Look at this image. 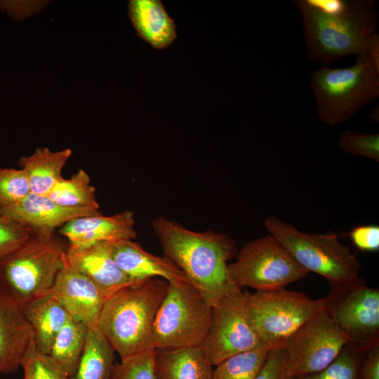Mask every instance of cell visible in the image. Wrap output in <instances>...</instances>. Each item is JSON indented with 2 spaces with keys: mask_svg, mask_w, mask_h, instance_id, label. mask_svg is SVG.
I'll return each mask as SVG.
<instances>
[{
  "mask_svg": "<svg viewBox=\"0 0 379 379\" xmlns=\"http://www.w3.org/2000/svg\"><path fill=\"white\" fill-rule=\"evenodd\" d=\"M164 255L185 274L192 285L212 307L237 289L227 262L236 256L235 240L223 232H197L164 216L152 221Z\"/></svg>",
  "mask_w": 379,
  "mask_h": 379,
  "instance_id": "obj_1",
  "label": "cell"
},
{
  "mask_svg": "<svg viewBox=\"0 0 379 379\" xmlns=\"http://www.w3.org/2000/svg\"><path fill=\"white\" fill-rule=\"evenodd\" d=\"M293 2L301 13L311 61L326 65L342 57L364 54L371 39L378 34V14L373 0H347L346 7L335 14L322 13L305 0Z\"/></svg>",
  "mask_w": 379,
  "mask_h": 379,
  "instance_id": "obj_2",
  "label": "cell"
},
{
  "mask_svg": "<svg viewBox=\"0 0 379 379\" xmlns=\"http://www.w3.org/2000/svg\"><path fill=\"white\" fill-rule=\"evenodd\" d=\"M168 282L151 278L108 298L97 327L121 360L155 350L153 326Z\"/></svg>",
  "mask_w": 379,
  "mask_h": 379,
  "instance_id": "obj_3",
  "label": "cell"
},
{
  "mask_svg": "<svg viewBox=\"0 0 379 379\" xmlns=\"http://www.w3.org/2000/svg\"><path fill=\"white\" fill-rule=\"evenodd\" d=\"M66 251L55 232H33L25 244L0 262V288L22 309L51 291L64 267Z\"/></svg>",
  "mask_w": 379,
  "mask_h": 379,
  "instance_id": "obj_4",
  "label": "cell"
},
{
  "mask_svg": "<svg viewBox=\"0 0 379 379\" xmlns=\"http://www.w3.org/2000/svg\"><path fill=\"white\" fill-rule=\"evenodd\" d=\"M310 85L317 113L325 124L335 126L349 121L363 106L379 97V70L364 54L344 68L327 65L314 69Z\"/></svg>",
  "mask_w": 379,
  "mask_h": 379,
  "instance_id": "obj_5",
  "label": "cell"
},
{
  "mask_svg": "<svg viewBox=\"0 0 379 379\" xmlns=\"http://www.w3.org/2000/svg\"><path fill=\"white\" fill-rule=\"evenodd\" d=\"M264 226L301 266L324 277L331 286L360 278V261L333 232L306 233L276 215L267 217Z\"/></svg>",
  "mask_w": 379,
  "mask_h": 379,
  "instance_id": "obj_6",
  "label": "cell"
},
{
  "mask_svg": "<svg viewBox=\"0 0 379 379\" xmlns=\"http://www.w3.org/2000/svg\"><path fill=\"white\" fill-rule=\"evenodd\" d=\"M211 319L212 307L194 286L168 283L154 322L155 348L201 347Z\"/></svg>",
  "mask_w": 379,
  "mask_h": 379,
  "instance_id": "obj_7",
  "label": "cell"
},
{
  "mask_svg": "<svg viewBox=\"0 0 379 379\" xmlns=\"http://www.w3.org/2000/svg\"><path fill=\"white\" fill-rule=\"evenodd\" d=\"M248 295V317L262 345L270 350L285 342L312 317L324 310V298L311 299L285 288Z\"/></svg>",
  "mask_w": 379,
  "mask_h": 379,
  "instance_id": "obj_8",
  "label": "cell"
},
{
  "mask_svg": "<svg viewBox=\"0 0 379 379\" xmlns=\"http://www.w3.org/2000/svg\"><path fill=\"white\" fill-rule=\"evenodd\" d=\"M228 270L237 287L256 291L284 288L310 273L270 234L246 242L238 251L235 262L228 264Z\"/></svg>",
  "mask_w": 379,
  "mask_h": 379,
  "instance_id": "obj_9",
  "label": "cell"
},
{
  "mask_svg": "<svg viewBox=\"0 0 379 379\" xmlns=\"http://www.w3.org/2000/svg\"><path fill=\"white\" fill-rule=\"evenodd\" d=\"M324 310L357 350L367 352L379 343V290L359 279L331 286Z\"/></svg>",
  "mask_w": 379,
  "mask_h": 379,
  "instance_id": "obj_10",
  "label": "cell"
},
{
  "mask_svg": "<svg viewBox=\"0 0 379 379\" xmlns=\"http://www.w3.org/2000/svg\"><path fill=\"white\" fill-rule=\"evenodd\" d=\"M261 345L249 319L247 293L237 289L212 306L210 328L201 345L212 366Z\"/></svg>",
  "mask_w": 379,
  "mask_h": 379,
  "instance_id": "obj_11",
  "label": "cell"
},
{
  "mask_svg": "<svg viewBox=\"0 0 379 379\" xmlns=\"http://www.w3.org/2000/svg\"><path fill=\"white\" fill-rule=\"evenodd\" d=\"M347 342V336L324 310L295 332L282 349L291 371L298 377L328 366Z\"/></svg>",
  "mask_w": 379,
  "mask_h": 379,
  "instance_id": "obj_12",
  "label": "cell"
},
{
  "mask_svg": "<svg viewBox=\"0 0 379 379\" xmlns=\"http://www.w3.org/2000/svg\"><path fill=\"white\" fill-rule=\"evenodd\" d=\"M49 293L72 319L88 328L97 326L107 298L91 280L69 264L67 258Z\"/></svg>",
  "mask_w": 379,
  "mask_h": 379,
  "instance_id": "obj_13",
  "label": "cell"
},
{
  "mask_svg": "<svg viewBox=\"0 0 379 379\" xmlns=\"http://www.w3.org/2000/svg\"><path fill=\"white\" fill-rule=\"evenodd\" d=\"M34 345V332L22 307L0 288V374L22 367Z\"/></svg>",
  "mask_w": 379,
  "mask_h": 379,
  "instance_id": "obj_14",
  "label": "cell"
},
{
  "mask_svg": "<svg viewBox=\"0 0 379 379\" xmlns=\"http://www.w3.org/2000/svg\"><path fill=\"white\" fill-rule=\"evenodd\" d=\"M66 258L71 265L98 286L107 299L140 283L129 279L120 269L109 242L81 248L69 246Z\"/></svg>",
  "mask_w": 379,
  "mask_h": 379,
  "instance_id": "obj_15",
  "label": "cell"
},
{
  "mask_svg": "<svg viewBox=\"0 0 379 379\" xmlns=\"http://www.w3.org/2000/svg\"><path fill=\"white\" fill-rule=\"evenodd\" d=\"M59 232L68 239L69 246L78 248L136 237L134 215L131 211L109 216L100 213L77 218L60 227Z\"/></svg>",
  "mask_w": 379,
  "mask_h": 379,
  "instance_id": "obj_16",
  "label": "cell"
},
{
  "mask_svg": "<svg viewBox=\"0 0 379 379\" xmlns=\"http://www.w3.org/2000/svg\"><path fill=\"white\" fill-rule=\"evenodd\" d=\"M109 243L117 265L133 281L140 282L158 277L171 284L192 285L180 268L165 255H153L133 240Z\"/></svg>",
  "mask_w": 379,
  "mask_h": 379,
  "instance_id": "obj_17",
  "label": "cell"
},
{
  "mask_svg": "<svg viewBox=\"0 0 379 379\" xmlns=\"http://www.w3.org/2000/svg\"><path fill=\"white\" fill-rule=\"evenodd\" d=\"M0 213L21 223L33 232H55L68 221L100 213L88 208H69L54 202L48 195L30 192L19 202L0 208Z\"/></svg>",
  "mask_w": 379,
  "mask_h": 379,
  "instance_id": "obj_18",
  "label": "cell"
},
{
  "mask_svg": "<svg viewBox=\"0 0 379 379\" xmlns=\"http://www.w3.org/2000/svg\"><path fill=\"white\" fill-rule=\"evenodd\" d=\"M129 18L137 34L152 47H168L177 36L175 25L159 0H131Z\"/></svg>",
  "mask_w": 379,
  "mask_h": 379,
  "instance_id": "obj_19",
  "label": "cell"
},
{
  "mask_svg": "<svg viewBox=\"0 0 379 379\" xmlns=\"http://www.w3.org/2000/svg\"><path fill=\"white\" fill-rule=\"evenodd\" d=\"M22 310L33 330L36 348L48 355L57 335L71 317L51 293L34 299Z\"/></svg>",
  "mask_w": 379,
  "mask_h": 379,
  "instance_id": "obj_20",
  "label": "cell"
},
{
  "mask_svg": "<svg viewBox=\"0 0 379 379\" xmlns=\"http://www.w3.org/2000/svg\"><path fill=\"white\" fill-rule=\"evenodd\" d=\"M212 367L201 347L155 350L157 379H213Z\"/></svg>",
  "mask_w": 379,
  "mask_h": 379,
  "instance_id": "obj_21",
  "label": "cell"
},
{
  "mask_svg": "<svg viewBox=\"0 0 379 379\" xmlns=\"http://www.w3.org/2000/svg\"><path fill=\"white\" fill-rule=\"evenodd\" d=\"M72 154L70 149L52 152L48 148H37L29 157H22L19 164L25 171L31 192L48 195L61 180V172Z\"/></svg>",
  "mask_w": 379,
  "mask_h": 379,
  "instance_id": "obj_22",
  "label": "cell"
},
{
  "mask_svg": "<svg viewBox=\"0 0 379 379\" xmlns=\"http://www.w3.org/2000/svg\"><path fill=\"white\" fill-rule=\"evenodd\" d=\"M114 352L98 327L89 328L77 369L67 379H113Z\"/></svg>",
  "mask_w": 379,
  "mask_h": 379,
  "instance_id": "obj_23",
  "label": "cell"
},
{
  "mask_svg": "<svg viewBox=\"0 0 379 379\" xmlns=\"http://www.w3.org/2000/svg\"><path fill=\"white\" fill-rule=\"evenodd\" d=\"M88 327L70 318L57 335L48 356L72 376L84 352Z\"/></svg>",
  "mask_w": 379,
  "mask_h": 379,
  "instance_id": "obj_24",
  "label": "cell"
},
{
  "mask_svg": "<svg viewBox=\"0 0 379 379\" xmlns=\"http://www.w3.org/2000/svg\"><path fill=\"white\" fill-rule=\"evenodd\" d=\"M90 182L88 174L79 169L70 178L60 180L48 196L62 207L99 211L95 190Z\"/></svg>",
  "mask_w": 379,
  "mask_h": 379,
  "instance_id": "obj_25",
  "label": "cell"
},
{
  "mask_svg": "<svg viewBox=\"0 0 379 379\" xmlns=\"http://www.w3.org/2000/svg\"><path fill=\"white\" fill-rule=\"evenodd\" d=\"M270 350L261 345L229 357L213 370V379H255Z\"/></svg>",
  "mask_w": 379,
  "mask_h": 379,
  "instance_id": "obj_26",
  "label": "cell"
},
{
  "mask_svg": "<svg viewBox=\"0 0 379 379\" xmlns=\"http://www.w3.org/2000/svg\"><path fill=\"white\" fill-rule=\"evenodd\" d=\"M366 353L355 349L347 342L328 366L316 373L295 377V379H358Z\"/></svg>",
  "mask_w": 379,
  "mask_h": 379,
  "instance_id": "obj_27",
  "label": "cell"
},
{
  "mask_svg": "<svg viewBox=\"0 0 379 379\" xmlns=\"http://www.w3.org/2000/svg\"><path fill=\"white\" fill-rule=\"evenodd\" d=\"M31 192L25 171L13 168H0V208L13 205Z\"/></svg>",
  "mask_w": 379,
  "mask_h": 379,
  "instance_id": "obj_28",
  "label": "cell"
},
{
  "mask_svg": "<svg viewBox=\"0 0 379 379\" xmlns=\"http://www.w3.org/2000/svg\"><path fill=\"white\" fill-rule=\"evenodd\" d=\"M338 147L354 156H361L379 161V134L345 130L340 135Z\"/></svg>",
  "mask_w": 379,
  "mask_h": 379,
  "instance_id": "obj_29",
  "label": "cell"
},
{
  "mask_svg": "<svg viewBox=\"0 0 379 379\" xmlns=\"http://www.w3.org/2000/svg\"><path fill=\"white\" fill-rule=\"evenodd\" d=\"M155 350L140 353L115 363L113 379H157Z\"/></svg>",
  "mask_w": 379,
  "mask_h": 379,
  "instance_id": "obj_30",
  "label": "cell"
},
{
  "mask_svg": "<svg viewBox=\"0 0 379 379\" xmlns=\"http://www.w3.org/2000/svg\"><path fill=\"white\" fill-rule=\"evenodd\" d=\"M22 379H67L65 372L34 345L22 365Z\"/></svg>",
  "mask_w": 379,
  "mask_h": 379,
  "instance_id": "obj_31",
  "label": "cell"
},
{
  "mask_svg": "<svg viewBox=\"0 0 379 379\" xmlns=\"http://www.w3.org/2000/svg\"><path fill=\"white\" fill-rule=\"evenodd\" d=\"M32 233L28 227L0 213V262L25 244Z\"/></svg>",
  "mask_w": 379,
  "mask_h": 379,
  "instance_id": "obj_32",
  "label": "cell"
},
{
  "mask_svg": "<svg viewBox=\"0 0 379 379\" xmlns=\"http://www.w3.org/2000/svg\"><path fill=\"white\" fill-rule=\"evenodd\" d=\"M255 379H295L288 365L282 347L270 350Z\"/></svg>",
  "mask_w": 379,
  "mask_h": 379,
  "instance_id": "obj_33",
  "label": "cell"
},
{
  "mask_svg": "<svg viewBox=\"0 0 379 379\" xmlns=\"http://www.w3.org/2000/svg\"><path fill=\"white\" fill-rule=\"evenodd\" d=\"M353 245L363 252L379 250V226L363 225L353 227L348 233Z\"/></svg>",
  "mask_w": 379,
  "mask_h": 379,
  "instance_id": "obj_34",
  "label": "cell"
},
{
  "mask_svg": "<svg viewBox=\"0 0 379 379\" xmlns=\"http://www.w3.org/2000/svg\"><path fill=\"white\" fill-rule=\"evenodd\" d=\"M358 379H379V343L365 354Z\"/></svg>",
  "mask_w": 379,
  "mask_h": 379,
  "instance_id": "obj_35",
  "label": "cell"
},
{
  "mask_svg": "<svg viewBox=\"0 0 379 379\" xmlns=\"http://www.w3.org/2000/svg\"><path fill=\"white\" fill-rule=\"evenodd\" d=\"M364 55L372 65L379 70V35L376 34L368 43Z\"/></svg>",
  "mask_w": 379,
  "mask_h": 379,
  "instance_id": "obj_36",
  "label": "cell"
},
{
  "mask_svg": "<svg viewBox=\"0 0 379 379\" xmlns=\"http://www.w3.org/2000/svg\"><path fill=\"white\" fill-rule=\"evenodd\" d=\"M378 112H379L378 105H377V107L373 108L372 111L371 112V113L368 114L369 119L373 121L378 122V120H379Z\"/></svg>",
  "mask_w": 379,
  "mask_h": 379,
  "instance_id": "obj_37",
  "label": "cell"
}]
</instances>
